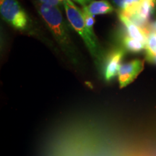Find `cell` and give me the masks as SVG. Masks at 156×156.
Wrapping results in <instances>:
<instances>
[{"mask_svg": "<svg viewBox=\"0 0 156 156\" xmlns=\"http://www.w3.org/2000/svg\"><path fill=\"white\" fill-rule=\"evenodd\" d=\"M36 6L38 13L48 25L56 41L66 54L74 59L75 54L74 45L70 38L68 25L59 7H53L41 2L37 3Z\"/></svg>", "mask_w": 156, "mask_h": 156, "instance_id": "obj_1", "label": "cell"}, {"mask_svg": "<svg viewBox=\"0 0 156 156\" xmlns=\"http://www.w3.org/2000/svg\"><path fill=\"white\" fill-rule=\"evenodd\" d=\"M62 3L69 24L83 39L90 53L97 62L103 61L102 48L98 44L94 32L90 30L85 24L82 9L78 8L71 0H64Z\"/></svg>", "mask_w": 156, "mask_h": 156, "instance_id": "obj_2", "label": "cell"}, {"mask_svg": "<svg viewBox=\"0 0 156 156\" xmlns=\"http://www.w3.org/2000/svg\"><path fill=\"white\" fill-rule=\"evenodd\" d=\"M0 13L4 20L20 30H26L30 21L17 0H0Z\"/></svg>", "mask_w": 156, "mask_h": 156, "instance_id": "obj_3", "label": "cell"}, {"mask_svg": "<svg viewBox=\"0 0 156 156\" xmlns=\"http://www.w3.org/2000/svg\"><path fill=\"white\" fill-rule=\"evenodd\" d=\"M126 51L124 48H114L103 59V73L106 81H111L118 75L121 62Z\"/></svg>", "mask_w": 156, "mask_h": 156, "instance_id": "obj_4", "label": "cell"}, {"mask_svg": "<svg viewBox=\"0 0 156 156\" xmlns=\"http://www.w3.org/2000/svg\"><path fill=\"white\" fill-rule=\"evenodd\" d=\"M144 69V61L134 59L127 63L121 64L118 71V79L120 88L132 83Z\"/></svg>", "mask_w": 156, "mask_h": 156, "instance_id": "obj_5", "label": "cell"}, {"mask_svg": "<svg viewBox=\"0 0 156 156\" xmlns=\"http://www.w3.org/2000/svg\"><path fill=\"white\" fill-rule=\"evenodd\" d=\"M119 19L124 25V34L130 38L135 39L146 45L149 32L147 29L142 28L130 20L129 19L122 14H118Z\"/></svg>", "mask_w": 156, "mask_h": 156, "instance_id": "obj_6", "label": "cell"}, {"mask_svg": "<svg viewBox=\"0 0 156 156\" xmlns=\"http://www.w3.org/2000/svg\"><path fill=\"white\" fill-rule=\"evenodd\" d=\"M85 7L87 12L93 16L98 15L110 14L114 12V7L106 0L93 1Z\"/></svg>", "mask_w": 156, "mask_h": 156, "instance_id": "obj_7", "label": "cell"}, {"mask_svg": "<svg viewBox=\"0 0 156 156\" xmlns=\"http://www.w3.org/2000/svg\"><path fill=\"white\" fill-rule=\"evenodd\" d=\"M122 41L123 47L126 51L133 52V53H138L145 49L146 45L139 41L133 39L125 34H123L122 38Z\"/></svg>", "mask_w": 156, "mask_h": 156, "instance_id": "obj_8", "label": "cell"}, {"mask_svg": "<svg viewBox=\"0 0 156 156\" xmlns=\"http://www.w3.org/2000/svg\"><path fill=\"white\" fill-rule=\"evenodd\" d=\"M115 6L118 8V11H122L137 5L141 0H112Z\"/></svg>", "mask_w": 156, "mask_h": 156, "instance_id": "obj_9", "label": "cell"}, {"mask_svg": "<svg viewBox=\"0 0 156 156\" xmlns=\"http://www.w3.org/2000/svg\"><path fill=\"white\" fill-rule=\"evenodd\" d=\"M38 1L42 4L53 6V7H59L60 3L62 2L60 0H38Z\"/></svg>", "mask_w": 156, "mask_h": 156, "instance_id": "obj_10", "label": "cell"}, {"mask_svg": "<svg viewBox=\"0 0 156 156\" xmlns=\"http://www.w3.org/2000/svg\"><path fill=\"white\" fill-rule=\"evenodd\" d=\"M74 1H75L76 2L79 3L80 5L84 7V6H87L91 2H93V0H74Z\"/></svg>", "mask_w": 156, "mask_h": 156, "instance_id": "obj_11", "label": "cell"}, {"mask_svg": "<svg viewBox=\"0 0 156 156\" xmlns=\"http://www.w3.org/2000/svg\"><path fill=\"white\" fill-rule=\"evenodd\" d=\"M147 1L149 2H151L154 7H156V0H147Z\"/></svg>", "mask_w": 156, "mask_h": 156, "instance_id": "obj_12", "label": "cell"}]
</instances>
